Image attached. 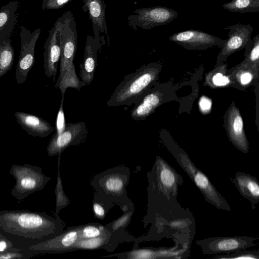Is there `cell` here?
<instances>
[{"label": "cell", "mask_w": 259, "mask_h": 259, "mask_svg": "<svg viewBox=\"0 0 259 259\" xmlns=\"http://www.w3.org/2000/svg\"><path fill=\"white\" fill-rule=\"evenodd\" d=\"M64 228V223L56 215L27 210H0V233L23 253L31 246L61 234Z\"/></svg>", "instance_id": "1"}, {"label": "cell", "mask_w": 259, "mask_h": 259, "mask_svg": "<svg viewBox=\"0 0 259 259\" xmlns=\"http://www.w3.org/2000/svg\"><path fill=\"white\" fill-rule=\"evenodd\" d=\"M159 71L157 64L150 63L125 76L107 101V106L138 103L155 81Z\"/></svg>", "instance_id": "2"}, {"label": "cell", "mask_w": 259, "mask_h": 259, "mask_svg": "<svg viewBox=\"0 0 259 259\" xmlns=\"http://www.w3.org/2000/svg\"><path fill=\"white\" fill-rule=\"evenodd\" d=\"M130 171L128 168L117 166L96 176L91 185L98 194L112 202L120 203V206L133 205L127 196L126 187L128 183Z\"/></svg>", "instance_id": "3"}, {"label": "cell", "mask_w": 259, "mask_h": 259, "mask_svg": "<svg viewBox=\"0 0 259 259\" xmlns=\"http://www.w3.org/2000/svg\"><path fill=\"white\" fill-rule=\"evenodd\" d=\"M9 172L16 180L11 194L18 201L43 189L51 180L50 177L42 172L40 167L30 164H13Z\"/></svg>", "instance_id": "4"}, {"label": "cell", "mask_w": 259, "mask_h": 259, "mask_svg": "<svg viewBox=\"0 0 259 259\" xmlns=\"http://www.w3.org/2000/svg\"><path fill=\"white\" fill-rule=\"evenodd\" d=\"M172 153L180 166L203 195L207 202L218 209L231 211L227 201L217 191L207 176L195 165L185 152L183 150L174 151Z\"/></svg>", "instance_id": "5"}, {"label": "cell", "mask_w": 259, "mask_h": 259, "mask_svg": "<svg viewBox=\"0 0 259 259\" xmlns=\"http://www.w3.org/2000/svg\"><path fill=\"white\" fill-rule=\"evenodd\" d=\"M60 31L61 55L59 74L57 85L64 76L68 67L73 63L77 46V34L75 18L70 10L62 15Z\"/></svg>", "instance_id": "6"}, {"label": "cell", "mask_w": 259, "mask_h": 259, "mask_svg": "<svg viewBox=\"0 0 259 259\" xmlns=\"http://www.w3.org/2000/svg\"><path fill=\"white\" fill-rule=\"evenodd\" d=\"M148 180L169 200H177L178 187L183 183L182 176L163 158L157 156Z\"/></svg>", "instance_id": "7"}, {"label": "cell", "mask_w": 259, "mask_h": 259, "mask_svg": "<svg viewBox=\"0 0 259 259\" xmlns=\"http://www.w3.org/2000/svg\"><path fill=\"white\" fill-rule=\"evenodd\" d=\"M134 13L126 18L129 26L134 30L139 28L151 29L155 26L165 25L178 16L177 11L163 6L138 9Z\"/></svg>", "instance_id": "8"}, {"label": "cell", "mask_w": 259, "mask_h": 259, "mask_svg": "<svg viewBox=\"0 0 259 259\" xmlns=\"http://www.w3.org/2000/svg\"><path fill=\"white\" fill-rule=\"evenodd\" d=\"M41 33L39 28L33 32L24 25L20 27V51L15 72V79L18 84L27 79L29 72L35 62V47Z\"/></svg>", "instance_id": "9"}, {"label": "cell", "mask_w": 259, "mask_h": 259, "mask_svg": "<svg viewBox=\"0 0 259 259\" xmlns=\"http://www.w3.org/2000/svg\"><path fill=\"white\" fill-rule=\"evenodd\" d=\"M256 240L247 236L213 237L197 240L195 243L201 247L203 254L217 255L246 249L255 246Z\"/></svg>", "instance_id": "10"}, {"label": "cell", "mask_w": 259, "mask_h": 259, "mask_svg": "<svg viewBox=\"0 0 259 259\" xmlns=\"http://www.w3.org/2000/svg\"><path fill=\"white\" fill-rule=\"evenodd\" d=\"M80 226L68 228L62 233L45 241L31 246L23 251L26 258L43 253H64L79 239Z\"/></svg>", "instance_id": "11"}, {"label": "cell", "mask_w": 259, "mask_h": 259, "mask_svg": "<svg viewBox=\"0 0 259 259\" xmlns=\"http://www.w3.org/2000/svg\"><path fill=\"white\" fill-rule=\"evenodd\" d=\"M88 130L83 121L66 124L63 131L60 134H54L47 146L49 156L61 154L71 146H78L86 140Z\"/></svg>", "instance_id": "12"}, {"label": "cell", "mask_w": 259, "mask_h": 259, "mask_svg": "<svg viewBox=\"0 0 259 259\" xmlns=\"http://www.w3.org/2000/svg\"><path fill=\"white\" fill-rule=\"evenodd\" d=\"M168 39L188 50H203L213 46L222 48L226 40L207 32L193 29L176 32Z\"/></svg>", "instance_id": "13"}, {"label": "cell", "mask_w": 259, "mask_h": 259, "mask_svg": "<svg viewBox=\"0 0 259 259\" xmlns=\"http://www.w3.org/2000/svg\"><path fill=\"white\" fill-rule=\"evenodd\" d=\"M62 16L55 22L49 31L44 46V68L45 75L55 80L61 55L60 31Z\"/></svg>", "instance_id": "14"}, {"label": "cell", "mask_w": 259, "mask_h": 259, "mask_svg": "<svg viewBox=\"0 0 259 259\" xmlns=\"http://www.w3.org/2000/svg\"><path fill=\"white\" fill-rule=\"evenodd\" d=\"M229 30L228 38L222 47L218 57V61L225 60L235 52L246 49L252 42L251 35L253 27L250 24H236L225 28Z\"/></svg>", "instance_id": "15"}, {"label": "cell", "mask_w": 259, "mask_h": 259, "mask_svg": "<svg viewBox=\"0 0 259 259\" xmlns=\"http://www.w3.org/2000/svg\"><path fill=\"white\" fill-rule=\"evenodd\" d=\"M226 117V128L230 141L242 152L248 153L249 144L244 133L243 119L234 104L228 110Z\"/></svg>", "instance_id": "16"}, {"label": "cell", "mask_w": 259, "mask_h": 259, "mask_svg": "<svg viewBox=\"0 0 259 259\" xmlns=\"http://www.w3.org/2000/svg\"><path fill=\"white\" fill-rule=\"evenodd\" d=\"M101 37L88 35L84 50L83 62L79 64L80 80L86 85L93 81L97 66V53L101 45Z\"/></svg>", "instance_id": "17"}, {"label": "cell", "mask_w": 259, "mask_h": 259, "mask_svg": "<svg viewBox=\"0 0 259 259\" xmlns=\"http://www.w3.org/2000/svg\"><path fill=\"white\" fill-rule=\"evenodd\" d=\"M14 115L19 125L30 136L45 138L55 130L48 121L37 115L22 111L16 112Z\"/></svg>", "instance_id": "18"}, {"label": "cell", "mask_w": 259, "mask_h": 259, "mask_svg": "<svg viewBox=\"0 0 259 259\" xmlns=\"http://www.w3.org/2000/svg\"><path fill=\"white\" fill-rule=\"evenodd\" d=\"M82 9L89 15L94 37H101V33L105 34L108 37L106 22V5L104 0H83Z\"/></svg>", "instance_id": "19"}, {"label": "cell", "mask_w": 259, "mask_h": 259, "mask_svg": "<svg viewBox=\"0 0 259 259\" xmlns=\"http://www.w3.org/2000/svg\"><path fill=\"white\" fill-rule=\"evenodd\" d=\"M239 193L251 204L254 209L259 202V182L256 177L244 172H236L234 178H230Z\"/></svg>", "instance_id": "20"}, {"label": "cell", "mask_w": 259, "mask_h": 259, "mask_svg": "<svg viewBox=\"0 0 259 259\" xmlns=\"http://www.w3.org/2000/svg\"><path fill=\"white\" fill-rule=\"evenodd\" d=\"M172 248H144L135 249L130 251L116 253L104 257L115 256L120 258L141 259L158 258H182L183 250H175Z\"/></svg>", "instance_id": "21"}, {"label": "cell", "mask_w": 259, "mask_h": 259, "mask_svg": "<svg viewBox=\"0 0 259 259\" xmlns=\"http://www.w3.org/2000/svg\"><path fill=\"white\" fill-rule=\"evenodd\" d=\"M162 99V95L158 90L150 89L131 110L132 118L135 120H144L160 105Z\"/></svg>", "instance_id": "22"}, {"label": "cell", "mask_w": 259, "mask_h": 259, "mask_svg": "<svg viewBox=\"0 0 259 259\" xmlns=\"http://www.w3.org/2000/svg\"><path fill=\"white\" fill-rule=\"evenodd\" d=\"M19 2L14 0L0 8V45L11 36L17 23Z\"/></svg>", "instance_id": "23"}, {"label": "cell", "mask_w": 259, "mask_h": 259, "mask_svg": "<svg viewBox=\"0 0 259 259\" xmlns=\"http://www.w3.org/2000/svg\"><path fill=\"white\" fill-rule=\"evenodd\" d=\"M112 234L113 233L109 232L101 236L89 239H79L71 247L70 251L78 249H95L103 248L110 250L112 247L115 248L116 246L113 243H111V240H119V239L115 240V239L122 238L121 237H120V236L123 234L121 233L111 240Z\"/></svg>", "instance_id": "24"}, {"label": "cell", "mask_w": 259, "mask_h": 259, "mask_svg": "<svg viewBox=\"0 0 259 259\" xmlns=\"http://www.w3.org/2000/svg\"><path fill=\"white\" fill-rule=\"evenodd\" d=\"M86 84L76 75L74 63L71 64L67 68L60 82L56 86L61 93V96L64 97L66 90L68 88H72L79 90Z\"/></svg>", "instance_id": "25"}, {"label": "cell", "mask_w": 259, "mask_h": 259, "mask_svg": "<svg viewBox=\"0 0 259 259\" xmlns=\"http://www.w3.org/2000/svg\"><path fill=\"white\" fill-rule=\"evenodd\" d=\"M9 38L0 45V78L12 68L14 60V50Z\"/></svg>", "instance_id": "26"}, {"label": "cell", "mask_w": 259, "mask_h": 259, "mask_svg": "<svg viewBox=\"0 0 259 259\" xmlns=\"http://www.w3.org/2000/svg\"><path fill=\"white\" fill-rule=\"evenodd\" d=\"M222 7L231 12H258L259 0H232L230 2L224 4Z\"/></svg>", "instance_id": "27"}, {"label": "cell", "mask_w": 259, "mask_h": 259, "mask_svg": "<svg viewBox=\"0 0 259 259\" xmlns=\"http://www.w3.org/2000/svg\"><path fill=\"white\" fill-rule=\"evenodd\" d=\"M61 155V154L58 155L57 183L55 189V194L56 196L55 215L58 217H59V212L61 209L66 207L70 203V201L65 195L63 188L60 172Z\"/></svg>", "instance_id": "28"}, {"label": "cell", "mask_w": 259, "mask_h": 259, "mask_svg": "<svg viewBox=\"0 0 259 259\" xmlns=\"http://www.w3.org/2000/svg\"><path fill=\"white\" fill-rule=\"evenodd\" d=\"M252 44L245 49V59L240 64V68H246L252 67L255 69V65L258 66L259 59V34H257L252 39Z\"/></svg>", "instance_id": "29"}, {"label": "cell", "mask_w": 259, "mask_h": 259, "mask_svg": "<svg viewBox=\"0 0 259 259\" xmlns=\"http://www.w3.org/2000/svg\"><path fill=\"white\" fill-rule=\"evenodd\" d=\"M110 231L99 223H90L80 226L79 239L95 238L105 235Z\"/></svg>", "instance_id": "30"}, {"label": "cell", "mask_w": 259, "mask_h": 259, "mask_svg": "<svg viewBox=\"0 0 259 259\" xmlns=\"http://www.w3.org/2000/svg\"><path fill=\"white\" fill-rule=\"evenodd\" d=\"M213 258L217 259H258L259 250H247L246 249L236 251L223 255H217Z\"/></svg>", "instance_id": "31"}, {"label": "cell", "mask_w": 259, "mask_h": 259, "mask_svg": "<svg viewBox=\"0 0 259 259\" xmlns=\"http://www.w3.org/2000/svg\"><path fill=\"white\" fill-rule=\"evenodd\" d=\"M134 211V207L131 208L128 212L113 222L107 225L105 227L110 232L113 233L117 230H124L130 222Z\"/></svg>", "instance_id": "32"}, {"label": "cell", "mask_w": 259, "mask_h": 259, "mask_svg": "<svg viewBox=\"0 0 259 259\" xmlns=\"http://www.w3.org/2000/svg\"><path fill=\"white\" fill-rule=\"evenodd\" d=\"M206 80L207 83L214 87H225L230 83L228 76L222 71H212L207 75Z\"/></svg>", "instance_id": "33"}, {"label": "cell", "mask_w": 259, "mask_h": 259, "mask_svg": "<svg viewBox=\"0 0 259 259\" xmlns=\"http://www.w3.org/2000/svg\"><path fill=\"white\" fill-rule=\"evenodd\" d=\"M64 97L61 96V100L56 120V131L55 134H60L64 130L66 126L65 115L63 109Z\"/></svg>", "instance_id": "34"}, {"label": "cell", "mask_w": 259, "mask_h": 259, "mask_svg": "<svg viewBox=\"0 0 259 259\" xmlns=\"http://www.w3.org/2000/svg\"><path fill=\"white\" fill-rule=\"evenodd\" d=\"M93 210L96 217L100 220L104 219L106 211V207H105L106 205L103 204V203H102L101 202H98V201L94 198L93 200Z\"/></svg>", "instance_id": "35"}, {"label": "cell", "mask_w": 259, "mask_h": 259, "mask_svg": "<svg viewBox=\"0 0 259 259\" xmlns=\"http://www.w3.org/2000/svg\"><path fill=\"white\" fill-rule=\"evenodd\" d=\"M71 1L72 0H48L45 7V10H56L60 9Z\"/></svg>", "instance_id": "36"}, {"label": "cell", "mask_w": 259, "mask_h": 259, "mask_svg": "<svg viewBox=\"0 0 259 259\" xmlns=\"http://www.w3.org/2000/svg\"><path fill=\"white\" fill-rule=\"evenodd\" d=\"M239 78V81L242 85H246L251 82L252 78L253 75L250 71H241L239 75L237 76Z\"/></svg>", "instance_id": "37"}, {"label": "cell", "mask_w": 259, "mask_h": 259, "mask_svg": "<svg viewBox=\"0 0 259 259\" xmlns=\"http://www.w3.org/2000/svg\"><path fill=\"white\" fill-rule=\"evenodd\" d=\"M211 100L205 96H202L199 102L200 109L204 113L209 112L211 109Z\"/></svg>", "instance_id": "38"}, {"label": "cell", "mask_w": 259, "mask_h": 259, "mask_svg": "<svg viewBox=\"0 0 259 259\" xmlns=\"http://www.w3.org/2000/svg\"><path fill=\"white\" fill-rule=\"evenodd\" d=\"M47 1H48V0H42L41 8L44 10H45V6L46 5Z\"/></svg>", "instance_id": "39"}]
</instances>
